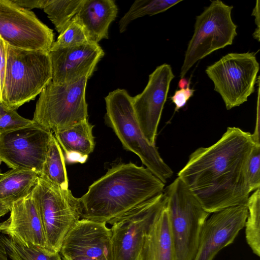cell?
Listing matches in <instances>:
<instances>
[{
    "label": "cell",
    "instance_id": "6da1fadb",
    "mask_svg": "<svg viewBox=\"0 0 260 260\" xmlns=\"http://www.w3.org/2000/svg\"><path fill=\"white\" fill-rule=\"evenodd\" d=\"M254 144L251 134L229 127L215 143L193 151L178 177L209 213L247 205L246 167Z\"/></svg>",
    "mask_w": 260,
    "mask_h": 260
},
{
    "label": "cell",
    "instance_id": "7a4b0ae2",
    "mask_svg": "<svg viewBox=\"0 0 260 260\" xmlns=\"http://www.w3.org/2000/svg\"><path fill=\"white\" fill-rule=\"evenodd\" d=\"M165 185L143 166L131 162L114 166L79 198L81 218L108 223L163 192Z\"/></svg>",
    "mask_w": 260,
    "mask_h": 260
},
{
    "label": "cell",
    "instance_id": "3957f363",
    "mask_svg": "<svg viewBox=\"0 0 260 260\" xmlns=\"http://www.w3.org/2000/svg\"><path fill=\"white\" fill-rule=\"evenodd\" d=\"M124 89H117L105 98L107 124L113 129L123 148L136 154L142 162L164 183L173 175L155 145L144 136L135 115L133 99Z\"/></svg>",
    "mask_w": 260,
    "mask_h": 260
},
{
    "label": "cell",
    "instance_id": "277c9868",
    "mask_svg": "<svg viewBox=\"0 0 260 260\" xmlns=\"http://www.w3.org/2000/svg\"><path fill=\"white\" fill-rule=\"evenodd\" d=\"M52 77L49 52L8 45L2 103L16 110L40 94Z\"/></svg>",
    "mask_w": 260,
    "mask_h": 260
},
{
    "label": "cell",
    "instance_id": "5b68a950",
    "mask_svg": "<svg viewBox=\"0 0 260 260\" xmlns=\"http://www.w3.org/2000/svg\"><path fill=\"white\" fill-rule=\"evenodd\" d=\"M175 260H193L203 226L209 213L177 177L164 191Z\"/></svg>",
    "mask_w": 260,
    "mask_h": 260
},
{
    "label": "cell",
    "instance_id": "8992f818",
    "mask_svg": "<svg viewBox=\"0 0 260 260\" xmlns=\"http://www.w3.org/2000/svg\"><path fill=\"white\" fill-rule=\"evenodd\" d=\"M89 78L63 85L50 81L40 94L32 122L55 133L87 119L85 90Z\"/></svg>",
    "mask_w": 260,
    "mask_h": 260
},
{
    "label": "cell",
    "instance_id": "52a82bcc",
    "mask_svg": "<svg viewBox=\"0 0 260 260\" xmlns=\"http://www.w3.org/2000/svg\"><path fill=\"white\" fill-rule=\"evenodd\" d=\"M31 192L42 222L46 248L59 252L66 235L81 218L79 199L69 188L62 189L40 177Z\"/></svg>",
    "mask_w": 260,
    "mask_h": 260
},
{
    "label": "cell",
    "instance_id": "ba28073f",
    "mask_svg": "<svg viewBox=\"0 0 260 260\" xmlns=\"http://www.w3.org/2000/svg\"><path fill=\"white\" fill-rule=\"evenodd\" d=\"M233 8L221 1L214 0L196 16L193 34L181 68V78L198 61L233 44L237 36V26L231 15Z\"/></svg>",
    "mask_w": 260,
    "mask_h": 260
},
{
    "label": "cell",
    "instance_id": "9c48e42d",
    "mask_svg": "<svg viewBox=\"0 0 260 260\" xmlns=\"http://www.w3.org/2000/svg\"><path fill=\"white\" fill-rule=\"evenodd\" d=\"M166 203L164 191L108 222L111 260H140L145 236Z\"/></svg>",
    "mask_w": 260,
    "mask_h": 260
},
{
    "label": "cell",
    "instance_id": "30bf717a",
    "mask_svg": "<svg viewBox=\"0 0 260 260\" xmlns=\"http://www.w3.org/2000/svg\"><path fill=\"white\" fill-rule=\"evenodd\" d=\"M259 64L254 52L230 53L208 66L205 72L227 110L246 102L255 91Z\"/></svg>",
    "mask_w": 260,
    "mask_h": 260
},
{
    "label": "cell",
    "instance_id": "8fae6325",
    "mask_svg": "<svg viewBox=\"0 0 260 260\" xmlns=\"http://www.w3.org/2000/svg\"><path fill=\"white\" fill-rule=\"evenodd\" d=\"M53 133L37 124L0 131V161L41 175Z\"/></svg>",
    "mask_w": 260,
    "mask_h": 260
},
{
    "label": "cell",
    "instance_id": "7c38bea8",
    "mask_svg": "<svg viewBox=\"0 0 260 260\" xmlns=\"http://www.w3.org/2000/svg\"><path fill=\"white\" fill-rule=\"evenodd\" d=\"M0 36L9 45L27 50L49 52L54 42L51 29L11 0H0Z\"/></svg>",
    "mask_w": 260,
    "mask_h": 260
},
{
    "label": "cell",
    "instance_id": "4fadbf2b",
    "mask_svg": "<svg viewBox=\"0 0 260 260\" xmlns=\"http://www.w3.org/2000/svg\"><path fill=\"white\" fill-rule=\"evenodd\" d=\"M174 77L170 64H161L149 75L143 91L132 98L140 129L146 139L152 145H155L158 126L170 84Z\"/></svg>",
    "mask_w": 260,
    "mask_h": 260
},
{
    "label": "cell",
    "instance_id": "5bb4252c",
    "mask_svg": "<svg viewBox=\"0 0 260 260\" xmlns=\"http://www.w3.org/2000/svg\"><path fill=\"white\" fill-rule=\"evenodd\" d=\"M248 214L247 205L213 213L203 226L193 260H213L219 251L233 243L244 228Z\"/></svg>",
    "mask_w": 260,
    "mask_h": 260
},
{
    "label": "cell",
    "instance_id": "9a60e30c",
    "mask_svg": "<svg viewBox=\"0 0 260 260\" xmlns=\"http://www.w3.org/2000/svg\"><path fill=\"white\" fill-rule=\"evenodd\" d=\"M104 54L99 44L93 42L50 50L52 83L63 85L91 77Z\"/></svg>",
    "mask_w": 260,
    "mask_h": 260
},
{
    "label": "cell",
    "instance_id": "2e32d148",
    "mask_svg": "<svg viewBox=\"0 0 260 260\" xmlns=\"http://www.w3.org/2000/svg\"><path fill=\"white\" fill-rule=\"evenodd\" d=\"M111 235L106 223L81 218L66 235L60 254L64 257L85 256L111 260Z\"/></svg>",
    "mask_w": 260,
    "mask_h": 260
},
{
    "label": "cell",
    "instance_id": "e0dca14e",
    "mask_svg": "<svg viewBox=\"0 0 260 260\" xmlns=\"http://www.w3.org/2000/svg\"><path fill=\"white\" fill-rule=\"evenodd\" d=\"M0 234L13 238L25 246L46 248L42 222L31 191L12 204L10 217L0 222Z\"/></svg>",
    "mask_w": 260,
    "mask_h": 260
},
{
    "label": "cell",
    "instance_id": "ac0fdd59",
    "mask_svg": "<svg viewBox=\"0 0 260 260\" xmlns=\"http://www.w3.org/2000/svg\"><path fill=\"white\" fill-rule=\"evenodd\" d=\"M118 8L113 0H83L75 15L85 28L90 41L98 43L108 39V29Z\"/></svg>",
    "mask_w": 260,
    "mask_h": 260
},
{
    "label": "cell",
    "instance_id": "d6986e66",
    "mask_svg": "<svg viewBox=\"0 0 260 260\" xmlns=\"http://www.w3.org/2000/svg\"><path fill=\"white\" fill-rule=\"evenodd\" d=\"M140 260H175L166 205L145 236Z\"/></svg>",
    "mask_w": 260,
    "mask_h": 260
},
{
    "label": "cell",
    "instance_id": "ffe728a7",
    "mask_svg": "<svg viewBox=\"0 0 260 260\" xmlns=\"http://www.w3.org/2000/svg\"><path fill=\"white\" fill-rule=\"evenodd\" d=\"M39 178L33 171L11 169L0 179V200L11 206L29 194Z\"/></svg>",
    "mask_w": 260,
    "mask_h": 260
},
{
    "label": "cell",
    "instance_id": "44dd1931",
    "mask_svg": "<svg viewBox=\"0 0 260 260\" xmlns=\"http://www.w3.org/2000/svg\"><path fill=\"white\" fill-rule=\"evenodd\" d=\"M93 126L86 119L53 135L64 152H75L88 156L95 147Z\"/></svg>",
    "mask_w": 260,
    "mask_h": 260
},
{
    "label": "cell",
    "instance_id": "7402d4cb",
    "mask_svg": "<svg viewBox=\"0 0 260 260\" xmlns=\"http://www.w3.org/2000/svg\"><path fill=\"white\" fill-rule=\"evenodd\" d=\"M65 165L63 151L53 135L42 172L39 177L62 189H68V178Z\"/></svg>",
    "mask_w": 260,
    "mask_h": 260
},
{
    "label": "cell",
    "instance_id": "603a6c76",
    "mask_svg": "<svg viewBox=\"0 0 260 260\" xmlns=\"http://www.w3.org/2000/svg\"><path fill=\"white\" fill-rule=\"evenodd\" d=\"M0 241L12 260H62L59 252L29 245L25 246L15 239L1 234Z\"/></svg>",
    "mask_w": 260,
    "mask_h": 260
},
{
    "label": "cell",
    "instance_id": "cb8c5ba5",
    "mask_svg": "<svg viewBox=\"0 0 260 260\" xmlns=\"http://www.w3.org/2000/svg\"><path fill=\"white\" fill-rule=\"evenodd\" d=\"M182 0H137L119 22V32L126 30L128 25L134 20L148 15L164 12Z\"/></svg>",
    "mask_w": 260,
    "mask_h": 260
},
{
    "label": "cell",
    "instance_id": "d4e9b609",
    "mask_svg": "<svg viewBox=\"0 0 260 260\" xmlns=\"http://www.w3.org/2000/svg\"><path fill=\"white\" fill-rule=\"evenodd\" d=\"M83 1L47 0L43 9L60 34L77 14Z\"/></svg>",
    "mask_w": 260,
    "mask_h": 260
},
{
    "label": "cell",
    "instance_id": "484cf974",
    "mask_svg": "<svg viewBox=\"0 0 260 260\" xmlns=\"http://www.w3.org/2000/svg\"><path fill=\"white\" fill-rule=\"evenodd\" d=\"M248 216L244 228L246 242L253 253L260 255V189L258 188L248 198Z\"/></svg>",
    "mask_w": 260,
    "mask_h": 260
},
{
    "label": "cell",
    "instance_id": "4316f807",
    "mask_svg": "<svg viewBox=\"0 0 260 260\" xmlns=\"http://www.w3.org/2000/svg\"><path fill=\"white\" fill-rule=\"evenodd\" d=\"M83 24L75 16L66 29L54 42L51 50L76 46L91 43ZM94 43V42H93Z\"/></svg>",
    "mask_w": 260,
    "mask_h": 260
},
{
    "label": "cell",
    "instance_id": "83f0119b",
    "mask_svg": "<svg viewBox=\"0 0 260 260\" xmlns=\"http://www.w3.org/2000/svg\"><path fill=\"white\" fill-rule=\"evenodd\" d=\"M32 122L31 120L20 116L15 110L0 103V131L25 126Z\"/></svg>",
    "mask_w": 260,
    "mask_h": 260
},
{
    "label": "cell",
    "instance_id": "f1b7e54d",
    "mask_svg": "<svg viewBox=\"0 0 260 260\" xmlns=\"http://www.w3.org/2000/svg\"><path fill=\"white\" fill-rule=\"evenodd\" d=\"M246 176L251 191L260 186V144H254L249 155L246 167Z\"/></svg>",
    "mask_w": 260,
    "mask_h": 260
},
{
    "label": "cell",
    "instance_id": "f546056e",
    "mask_svg": "<svg viewBox=\"0 0 260 260\" xmlns=\"http://www.w3.org/2000/svg\"><path fill=\"white\" fill-rule=\"evenodd\" d=\"M189 86L190 83L186 88L176 90L170 98L172 103L175 105V112L184 107L188 100L193 96L194 90L190 88Z\"/></svg>",
    "mask_w": 260,
    "mask_h": 260
},
{
    "label": "cell",
    "instance_id": "4dcf8cb0",
    "mask_svg": "<svg viewBox=\"0 0 260 260\" xmlns=\"http://www.w3.org/2000/svg\"><path fill=\"white\" fill-rule=\"evenodd\" d=\"M8 44L0 36V103H2V94L5 76Z\"/></svg>",
    "mask_w": 260,
    "mask_h": 260
},
{
    "label": "cell",
    "instance_id": "1f68e13d",
    "mask_svg": "<svg viewBox=\"0 0 260 260\" xmlns=\"http://www.w3.org/2000/svg\"><path fill=\"white\" fill-rule=\"evenodd\" d=\"M18 6L29 10L34 8L43 9L47 0H11Z\"/></svg>",
    "mask_w": 260,
    "mask_h": 260
},
{
    "label": "cell",
    "instance_id": "d6a6232c",
    "mask_svg": "<svg viewBox=\"0 0 260 260\" xmlns=\"http://www.w3.org/2000/svg\"><path fill=\"white\" fill-rule=\"evenodd\" d=\"M64 157L65 161L69 164L74 162L84 163L87 158V155H83L79 153L75 152H64Z\"/></svg>",
    "mask_w": 260,
    "mask_h": 260
},
{
    "label": "cell",
    "instance_id": "836d02e7",
    "mask_svg": "<svg viewBox=\"0 0 260 260\" xmlns=\"http://www.w3.org/2000/svg\"><path fill=\"white\" fill-rule=\"evenodd\" d=\"M251 15L255 17V23L257 27L252 34L254 39L258 42L259 41L260 32V19H259V1H256V4L252 10Z\"/></svg>",
    "mask_w": 260,
    "mask_h": 260
},
{
    "label": "cell",
    "instance_id": "e575fe53",
    "mask_svg": "<svg viewBox=\"0 0 260 260\" xmlns=\"http://www.w3.org/2000/svg\"><path fill=\"white\" fill-rule=\"evenodd\" d=\"M11 206L0 200V218L10 211Z\"/></svg>",
    "mask_w": 260,
    "mask_h": 260
},
{
    "label": "cell",
    "instance_id": "d590c367",
    "mask_svg": "<svg viewBox=\"0 0 260 260\" xmlns=\"http://www.w3.org/2000/svg\"><path fill=\"white\" fill-rule=\"evenodd\" d=\"M62 260H107L103 259L94 258L85 256H76L73 257H61Z\"/></svg>",
    "mask_w": 260,
    "mask_h": 260
},
{
    "label": "cell",
    "instance_id": "8d00e7d4",
    "mask_svg": "<svg viewBox=\"0 0 260 260\" xmlns=\"http://www.w3.org/2000/svg\"><path fill=\"white\" fill-rule=\"evenodd\" d=\"M0 260H8L6 249L0 241Z\"/></svg>",
    "mask_w": 260,
    "mask_h": 260
},
{
    "label": "cell",
    "instance_id": "74e56055",
    "mask_svg": "<svg viewBox=\"0 0 260 260\" xmlns=\"http://www.w3.org/2000/svg\"><path fill=\"white\" fill-rule=\"evenodd\" d=\"M190 83V81L188 82L186 78H182L180 79L178 82V87L180 89L185 88Z\"/></svg>",
    "mask_w": 260,
    "mask_h": 260
},
{
    "label": "cell",
    "instance_id": "f35d334b",
    "mask_svg": "<svg viewBox=\"0 0 260 260\" xmlns=\"http://www.w3.org/2000/svg\"><path fill=\"white\" fill-rule=\"evenodd\" d=\"M5 173H2L1 170H0V179L4 176Z\"/></svg>",
    "mask_w": 260,
    "mask_h": 260
},
{
    "label": "cell",
    "instance_id": "ab89813d",
    "mask_svg": "<svg viewBox=\"0 0 260 260\" xmlns=\"http://www.w3.org/2000/svg\"><path fill=\"white\" fill-rule=\"evenodd\" d=\"M1 164V161H0V164Z\"/></svg>",
    "mask_w": 260,
    "mask_h": 260
}]
</instances>
